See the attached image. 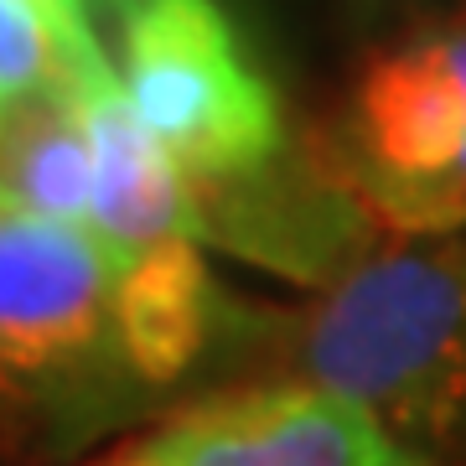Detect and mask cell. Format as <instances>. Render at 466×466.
Listing matches in <instances>:
<instances>
[{
    "label": "cell",
    "instance_id": "cell-1",
    "mask_svg": "<svg viewBox=\"0 0 466 466\" xmlns=\"http://www.w3.org/2000/svg\"><path fill=\"white\" fill-rule=\"evenodd\" d=\"M300 368L431 466L466 461V238L420 233L358 259L300 327Z\"/></svg>",
    "mask_w": 466,
    "mask_h": 466
},
{
    "label": "cell",
    "instance_id": "cell-2",
    "mask_svg": "<svg viewBox=\"0 0 466 466\" xmlns=\"http://www.w3.org/2000/svg\"><path fill=\"white\" fill-rule=\"evenodd\" d=\"M119 265L84 223L0 208V394L47 431H99L146 389L119 332Z\"/></svg>",
    "mask_w": 466,
    "mask_h": 466
},
{
    "label": "cell",
    "instance_id": "cell-3",
    "mask_svg": "<svg viewBox=\"0 0 466 466\" xmlns=\"http://www.w3.org/2000/svg\"><path fill=\"white\" fill-rule=\"evenodd\" d=\"M119 36L125 88L198 202L290 161L280 94L218 0H130Z\"/></svg>",
    "mask_w": 466,
    "mask_h": 466
},
{
    "label": "cell",
    "instance_id": "cell-4",
    "mask_svg": "<svg viewBox=\"0 0 466 466\" xmlns=\"http://www.w3.org/2000/svg\"><path fill=\"white\" fill-rule=\"evenodd\" d=\"M337 171L383 228L415 238L466 228V21L363 67Z\"/></svg>",
    "mask_w": 466,
    "mask_h": 466
},
{
    "label": "cell",
    "instance_id": "cell-5",
    "mask_svg": "<svg viewBox=\"0 0 466 466\" xmlns=\"http://www.w3.org/2000/svg\"><path fill=\"white\" fill-rule=\"evenodd\" d=\"M140 451L161 466H431L363 400L317 379L213 394Z\"/></svg>",
    "mask_w": 466,
    "mask_h": 466
},
{
    "label": "cell",
    "instance_id": "cell-6",
    "mask_svg": "<svg viewBox=\"0 0 466 466\" xmlns=\"http://www.w3.org/2000/svg\"><path fill=\"white\" fill-rule=\"evenodd\" d=\"M73 88L94 140V233L109 238L119 254L150 249L167 238H202L198 198L182 167L140 119L130 88L125 78H115L99 42L78 57Z\"/></svg>",
    "mask_w": 466,
    "mask_h": 466
},
{
    "label": "cell",
    "instance_id": "cell-7",
    "mask_svg": "<svg viewBox=\"0 0 466 466\" xmlns=\"http://www.w3.org/2000/svg\"><path fill=\"white\" fill-rule=\"evenodd\" d=\"M0 208L94 228V140L73 78L0 94Z\"/></svg>",
    "mask_w": 466,
    "mask_h": 466
},
{
    "label": "cell",
    "instance_id": "cell-8",
    "mask_svg": "<svg viewBox=\"0 0 466 466\" xmlns=\"http://www.w3.org/2000/svg\"><path fill=\"white\" fill-rule=\"evenodd\" d=\"M119 332L146 389H167L198 363L218 332V290L198 238H167L125 254L119 265Z\"/></svg>",
    "mask_w": 466,
    "mask_h": 466
},
{
    "label": "cell",
    "instance_id": "cell-9",
    "mask_svg": "<svg viewBox=\"0 0 466 466\" xmlns=\"http://www.w3.org/2000/svg\"><path fill=\"white\" fill-rule=\"evenodd\" d=\"M88 47L94 26L84 11H63L47 0H0V94L67 84Z\"/></svg>",
    "mask_w": 466,
    "mask_h": 466
},
{
    "label": "cell",
    "instance_id": "cell-10",
    "mask_svg": "<svg viewBox=\"0 0 466 466\" xmlns=\"http://www.w3.org/2000/svg\"><path fill=\"white\" fill-rule=\"evenodd\" d=\"M99 466H161V461H150L146 451L135 446V451H130V456H115V461H99Z\"/></svg>",
    "mask_w": 466,
    "mask_h": 466
},
{
    "label": "cell",
    "instance_id": "cell-11",
    "mask_svg": "<svg viewBox=\"0 0 466 466\" xmlns=\"http://www.w3.org/2000/svg\"><path fill=\"white\" fill-rule=\"evenodd\" d=\"M99 5H109V11H115V16H119V11H125V5H130V0H99Z\"/></svg>",
    "mask_w": 466,
    "mask_h": 466
}]
</instances>
